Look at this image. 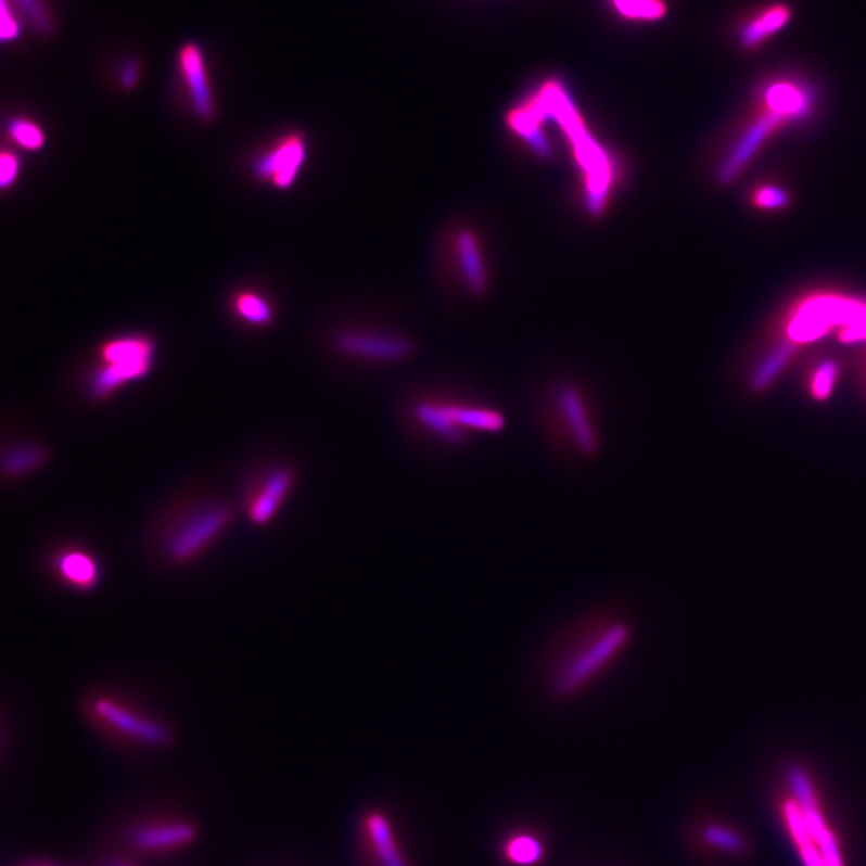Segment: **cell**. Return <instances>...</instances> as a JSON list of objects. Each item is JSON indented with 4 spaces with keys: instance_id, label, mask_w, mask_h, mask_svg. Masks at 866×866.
Instances as JSON below:
<instances>
[{
    "instance_id": "1",
    "label": "cell",
    "mask_w": 866,
    "mask_h": 866,
    "mask_svg": "<svg viewBox=\"0 0 866 866\" xmlns=\"http://www.w3.org/2000/svg\"><path fill=\"white\" fill-rule=\"evenodd\" d=\"M636 626L626 610L602 603L577 614L539 653V673L557 700H572L627 657Z\"/></svg>"
},
{
    "instance_id": "33",
    "label": "cell",
    "mask_w": 866,
    "mask_h": 866,
    "mask_svg": "<svg viewBox=\"0 0 866 866\" xmlns=\"http://www.w3.org/2000/svg\"><path fill=\"white\" fill-rule=\"evenodd\" d=\"M754 201L762 209H781L787 206L790 198H788L787 191L780 190V188L765 187L757 191Z\"/></svg>"
},
{
    "instance_id": "12",
    "label": "cell",
    "mask_w": 866,
    "mask_h": 866,
    "mask_svg": "<svg viewBox=\"0 0 866 866\" xmlns=\"http://www.w3.org/2000/svg\"><path fill=\"white\" fill-rule=\"evenodd\" d=\"M92 716L110 730L148 744V747H164L173 740L169 728L157 721L137 714L120 701L110 697H99L90 704Z\"/></svg>"
},
{
    "instance_id": "32",
    "label": "cell",
    "mask_w": 866,
    "mask_h": 866,
    "mask_svg": "<svg viewBox=\"0 0 866 866\" xmlns=\"http://www.w3.org/2000/svg\"><path fill=\"white\" fill-rule=\"evenodd\" d=\"M0 12H2L0 13V20H2V26H0V36H2L3 42L15 40L16 37L20 36V33H22L18 18H16L15 15V7L10 5V0H2Z\"/></svg>"
},
{
    "instance_id": "13",
    "label": "cell",
    "mask_w": 866,
    "mask_h": 866,
    "mask_svg": "<svg viewBox=\"0 0 866 866\" xmlns=\"http://www.w3.org/2000/svg\"><path fill=\"white\" fill-rule=\"evenodd\" d=\"M177 65L194 116L203 123H211L217 113L216 100L201 47L194 42L183 43L177 56Z\"/></svg>"
},
{
    "instance_id": "14",
    "label": "cell",
    "mask_w": 866,
    "mask_h": 866,
    "mask_svg": "<svg viewBox=\"0 0 866 866\" xmlns=\"http://www.w3.org/2000/svg\"><path fill=\"white\" fill-rule=\"evenodd\" d=\"M787 120V117L774 113V111H768L764 116L759 117L756 123L747 130V133L738 140L727 160L722 164L719 170L721 183L727 184L737 179L738 174L750 163L751 157L757 153L759 148Z\"/></svg>"
},
{
    "instance_id": "19",
    "label": "cell",
    "mask_w": 866,
    "mask_h": 866,
    "mask_svg": "<svg viewBox=\"0 0 866 866\" xmlns=\"http://www.w3.org/2000/svg\"><path fill=\"white\" fill-rule=\"evenodd\" d=\"M49 461V451L39 443H16L3 451L2 473L5 480H20L39 472Z\"/></svg>"
},
{
    "instance_id": "36",
    "label": "cell",
    "mask_w": 866,
    "mask_h": 866,
    "mask_svg": "<svg viewBox=\"0 0 866 866\" xmlns=\"http://www.w3.org/2000/svg\"><path fill=\"white\" fill-rule=\"evenodd\" d=\"M799 857H801L802 865L804 866H827L825 865L824 857H822L820 849L815 842H811V844L802 845V848L798 849Z\"/></svg>"
},
{
    "instance_id": "35",
    "label": "cell",
    "mask_w": 866,
    "mask_h": 866,
    "mask_svg": "<svg viewBox=\"0 0 866 866\" xmlns=\"http://www.w3.org/2000/svg\"><path fill=\"white\" fill-rule=\"evenodd\" d=\"M140 79V65L136 60H127L119 72V84L124 90H132Z\"/></svg>"
},
{
    "instance_id": "21",
    "label": "cell",
    "mask_w": 866,
    "mask_h": 866,
    "mask_svg": "<svg viewBox=\"0 0 866 866\" xmlns=\"http://www.w3.org/2000/svg\"><path fill=\"white\" fill-rule=\"evenodd\" d=\"M231 310L244 323L258 326V328H265V326L273 323L275 320V308L271 302L254 291H241L234 294Z\"/></svg>"
},
{
    "instance_id": "8",
    "label": "cell",
    "mask_w": 866,
    "mask_h": 866,
    "mask_svg": "<svg viewBox=\"0 0 866 866\" xmlns=\"http://www.w3.org/2000/svg\"><path fill=\"white\" fill-rule=\"evenodd\" d=\"M308 160V139L298 130L284 133L262 151L251 164V173L262 183L277 190H289L297 183Z\"/></svg>"
},
{
    "instance_id": "18",
    "label": "cell",
    "mask_w": 866,
    "mask_h": 866,
    "mask_svg": "<svg viewBox=\"0 0 866 866\" xmlns=\"http://www.w3.org/2000/svg\"><path fill=\"white\" fill-rule=\"evenodd\" d=\"M791 10L785 3L768 7L741 28L740 43L744 49H757L790 23Z\"/></svg>"
},
{
    "instance_id": "7",
    "label": "cell",
    "mask_w": 866,
    "mask_h": 866,
    "mask_svg": "<svg viewBox=\"0 0 866 866\" xmlns=\"http://www.w3.org/2000/svg\"><path fill=\"white\" fill-rule=\"evenodd\" d=\"M449 277L469 295H483L489 289L488 253L480 234L470 227L449 230L443 244Z\"/></svg>"
},
{
    "instance_id": "15",
    "label": "cell",
    "mask_w": 866,
    "mask_h": 866,
    "mask_svg": "<svg viewBox=\"0 0 866 866\" xmlns=\"http://www.w3.org/2000/svg\"><path fill=\"white\" fill-rule=\"evenodd\" d=\"M53 569L62 583L74 589L92 590L102 581L100 563L86 550H63L53 560Z\"/></svg>"
},
{
    "instance_id": "31",
    "label": "cell",
    "mask_w": 866,
    "mask_h": 866,
    "mask_svg": "<svg viewBox=\"0 0 866 866\" xmlns=\"http://www.w3.org/2000/svg\"><path fill=\"white\" fill-rule=\"evenodd\" d=\"M20 169H22V164H20L18 154L5 148L0 156V187L2 190H9L12 184H15L20 177Z\"/></svg>"
},
{
    "instance_id": "4",
    "label": "cell",
    "mask_w": 866,
    "mask_h": 866,
    "mask_svg": "<svg viewBox=\"0 0 866 866\" xmlns=\"http://www.w3.org/2000/svg\"><path fill=\"white\" fill-rule=\"evenodd\" d=\"M539 424L547 445L562 461L587 466L602 456V421L589 392L576 382L560 381L547 389Z\"/></svg>"
},
{
    "instance_id": "29",
    "label": "cell",
    "mask_w": 866,
    "mask_h": 866,
    "mask_svg": "<svg viewBox=\"0 0 866 866\" xmlns=\"http://www.w3.org/2000/svg\"><path fill=\"white\" fill-rule=\"evenodd\" d=\"M703 841L711 848L728 852V854H741L747 849L743 838L734 830L721 827V825H710L703 830Z\"/></svg>"
},
{
    "instance_id": "27",
    "label": "cell",
    "mask_w": 866,
    "mask_h": 866,
    "mask_svg": "<svg viewBox=\"0 0 866 866\" xmlns=\"http://www.w3.org/2000/svg\"><path fill=\"white\" fill-rule=\"evenodd\" d=\"M10 2L15 3V9H18L20 12L26 16L29 25H31L39 35H52L53 18L46 3H43V0H10Z\"/></svg>"
},
{
    "instance_id": "17",
    "label": "cell",
    "mask_w": 866,
    "mask_h": 866,
    "mask_svg": "<svg viewBox=\"0 0 866 866\" xmlns=\"http://www.w3.org/2000/svg\"><path fill=\"white\" fill-rule=\"evenodd\" d=\"M194 836H196V831L191 825H154V827L140 828L133 832L132 842L140 851L161 852L188 844L193 841Z\"/></svg>"
},
{
    "instance_id": "20",
    "label": "cell",
    "mask_w": 866,
    "mask_h": 866,
    "mask_svg": "<svg viewBox=\"0 0 866 866\" xmlns=\"http://www.w3.org/2000/svg\"><path fill=\"white\" fill-rule=\"evenodd\" d=\"M768 111L790 119H802L811 110V97L791 82H775L765 92Z\"/></svg>"
},
{
    "instance_id": "11",
    "label": "cell",
    "mask_w": 866,
    "mask_h": 866,
    "mask_svg": "<svg viewBox=\"0 0 866 866\" xmlns=\"http://www.w3.org/2000/svg\"><path fill=\"white\" fill-rule=\"evenodd\" d=\"M295 485H297V470L291 466H273L260 473L247 489L244 499L250 522L255 526L270 525L283 509Z\"/></svg>"
},
{
    "instance_id": "23",
    "label": "cell",
    "mask_w": 866,
    "mask_h": 866,
    "mask_svg": "<svg viewBox=\"0 0 866 866\" xmlns=\"http://www.w3.org/2000/svg\"><path fill=\"white\" fill-rule=\"evenodd\" d=\"M795 355L794 344L787 342L772 352L771 357L765 358L761 366L751 375V389L754 392H762L777 379V375L787 368L788 362L793 360Z\"/></svg>"
},
{
    "instance_id": "16",
    "label": "cell",
    "mask_w": 866,
    "mask_h": 866,
    "mask_svg": "<svg viewBox=\"0 0 866 866\" xmlns=\"http://www.w3.org/2000/svg\"><path fill=\"white\" fill-rule=\"evenodd\" d=\"M787 778L794 801L798 802L799 807L804 812L808 831H811L814 842H817L818 839L824 838V836L828 835L831 830L828 828L824 814H822L814 784H812L807 772L799 767V765H793V767L788 768Z\"/></svg>"
},
{
    "instance_id": "30",
    "label": "cell",
    "mask_w": 866,
    "mask_h": 866,
    "mask_svg": "<svg viewBox=\"0 0 866 866\" xmlns=\"http://www.w3.org/2000/svg\"><path fill=\"white\" fill-rule=\"evenodd\" d=\"M838 375L839 368L835 361H824L818 365V368L812 374L811 385H808L812 397L818 399V402L830 398L832 391H835Z\"/></svg>"
},
{
    "instance_id": "24",
    "label": "cell",
    "mask_w": 866,
    "mask_h": 866,
    "mask_svg": "<svg viewBox=\"0 0 866 866\" xmlns=\"http://www.w3.org/2000/svg\"><path fill=\"white\" fill-rule=\"evenodd\" d=\"M7 136L16 148L39 151L46 147L47 137L42 127L28 117H12L5 126Z\"/></svg>"
},
{
    "instance_id": "6",
    "label": "cell",
    "mask_w": 866,
    "mask_h": 866,
    "mask_svg": "<svg viewBox=\"0 0 866 866\" xmlns=\"http://www.w3.org/2000/svg\"><path fill=\"white\" fill-rule=\"evenodd\" d=\"M233 509L224 502H206L180 515L164 535V559L170 565H187L203 556L227 532Z\"/></svg>"
},
{
    "instance_id": "5",
    "label": "cell",
    "mask_w": 866,
    "mask_h": 866,
    "mask_svg": "<svg viewBox=\"0 0 866 866\" xmlns=\"http://www.w3.org/2000/svg\"><path fill=\"white\" fill-rule=\"evenodd\" d=\"M156 342L144 334L117 335L100 345L97 365L87 379V392L95 402H105L153 371Z\"/></svg>"
},
{
    "instance_id": "28",
    "label": "cell",
    "mask_w": 866,
    "mask_h": 866,
    "mask_svg": "<svg viewBox=\"0 0 866 866\" xmlns=\"http://www.w3.org/2000/svg\"><path fill=\"white\" fill-rule=\"evenodd\" d=\"M785 824H787L788 831L793 838L795 848L811 844L814 842L811 831H808L807 820H805L804 812L799 807L794 799H788L784 804Z\"/></svg>"
},
{
    "instance_id": "10",
    "label": "cell",
    "mask_w": 866,
    "mask_h": 866,
    "mask_svg": "<svg viewBox=\"0 0 866 866\" xmlns=\"http://www.w3.org/2000/svg\"><path fill=\"white\" fill-rule=\"evenodd\" d=\"M866 317V305L838 297H822L808 302L790 324L794 342H808L824 335L836 324H854Z\"/></svg>"
},
{
    "instance_id": "2",
    "label": "cell",
    "mask_w": 866,
    "mask_h": 866,
    "mask_svg": "<svg viewBox=\"0 0 866 866\" xmlns=\"http://www.w3.org/2000/svg\"><path fill=\"white\" fill-rule=\"evenodd\" d=\"M530 100L569 143L576 167L577 198L584 213L603 217L621 179L620 161L587 127L575 100L559 79H547L530 93Z\"/></svg>"
},
{
    "instance_id": "3",
    "label": "cell",
    "mask_w": 866,
    "mask_h": 866,
    "mask_svg": "<svg viewBox=\"0 0 866 866\" xmlns=\"http://www.w3.org/2000/svg\"><path fill=\"white\" fill-rule=\"evenodd\" d=\"M403 424L415 442L438 453H462L480 440L501 435L505 411L448 392H424L406 402Z\"/></svg>"
},
{
    "instance_id": "26",
    "label": "cell",
    "mask_w": 866,
    "mask_h": 866,
    "mask_svg": "<svg viewBox=\"0 0 866 866\" xmlns=\"http://www.w3.org/2000/svg\"><path fill=\"white\" fill-rule=\"evenodd\" d=\"M543 845L538 839L532 836H517L510 839L506 845V857L512 864L520 866H532L538 864L543 858Z\"/></svg>"
},
{
    "instance_id": "25",
    "label": "cell",
    "mask_w": 866,
    "mask_h": 866,
    "mask_svg": "<svg viewBox=\"0 0 866 866\" xmlns=\"http://www.w3.org/2000/svg\"><path fill=\"white\" fill-rule=\"evenodd\" d=\"M617 15L631 22H658L667 13L664 0H610Z\"/></svg>"
},
{
    "instance_id": "9",
    "label": "cell",
    "mask_w": 866,
    "mask_h": 866,
    "mask_svg": "<svg viewBox=\"0 0 866 866\" xmlns=\"http://www.w3.org/2000/svg\"><path fill=\"white\" fill-rule=\"evenodd\" d=\"M335 347L347 357L374 365H395L415 355L411 339L379 329H347L339 332Z\"/></svg>"
},
{
    "instance_id": "22",
    "label": "cell",
    "mask_w": 866,
    "mask_h": 866,
    "mask_svg": "<svg viewBox=\"0 0 866 866\" xmlns=\"http://www.w3.org/2000/svg\"><path fill=\"white\" fill-rule=\"evenodd\" d=\"M366 828H368L369 839H371L372 848H374L378 861L382 866H406L399 855L397 844H395L387 818L379 814L371 815L366 822Z\"/></svg>"
},
{
    "instance_id": "34",
    "label": "cell",
    "mask_w": 866,
    "mask_h": 866,
    "mask_svg": "<svg viewBox=\"0 0 866 866\" xmlns=\"http://www.w3.org/2000/svg\"><path fill=\"white\" fill-rule=\"evenodd\" d=\"M820 849L822 857H824L825 865L827 866H845L844 858H842L841 848H839L838 839L835 832H830L827 838L822 841L815 842Z\"/></svg>"
}]
</instances>
